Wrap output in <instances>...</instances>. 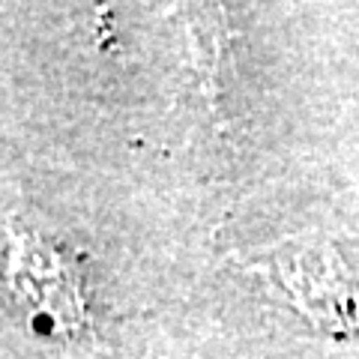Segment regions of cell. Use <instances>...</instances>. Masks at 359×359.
<instances>
[{
    "label": "cell",
    "mask_w": 359,
    "mask_h": 359,
    "mask_svg": "<svg viewBox=\"0 0 359 359\" xmlns=\"http://www.w3.org/2000/svg\"><path fill=\"white\" fill-rule=\"evenodd\" d=\"M9 282L21 302L33 309V327L51 332H72L84 320L78 278L57 249L36 233H15V255L9 261Z\"/></svg>",
    "instance_id": "obj_1"
}]
</instances>
